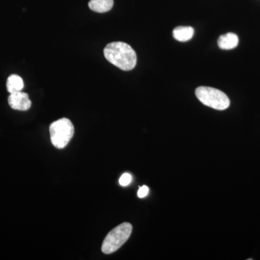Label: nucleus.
<instances>
[{
  "instance_id": "nucleus-1",
  "label": "nucleus",
  "mask_w": 260,
  "mask_h": 260,
  "mask_svg": "<svg viewBox=\"0 0 260 260\" xmlns=\"http://www.w3.org/2000/svg\"><path fill=\"white\" fill-rule=\"evenodd\" d=\"M104 53L106 59L109 62L124 71H129L136 66V53L126 43H110L104 49Z\"/></svg>"
},
{
  "instance_id": "nucleus-2",
  "label": "nucleus",
  "mask_w": 260,
  "mask_h": 260,
  "mask_svg": "<svg viewBox=\"0 0 260 260\" xmlns=\"http://www.w3.org/2000/svg\"><path fill=\"white\" fill-rule=\"evenodd\" d=\"M51 143L55 148H65L75 133V128L73 123L67 118H61L59 120L51 123L49 126Z\"/></svg>"
},
{
  "instance_id": "nucleus-3",
  "label": "nucleus",
  "mask_w": 260,
  "mask_h": 260,
  "mask_svg": "<svg viewBox=\"0 0 260 260\" xmlns=\"http://www.w3.org/2000/svg\"><path fill=\"white\" fill-rule=\"evenodd\" d=\"M195 95L204 105L216 110H225L230 106V100L226 94L216 88L198 87L195 90Z\"/></svg>"
},
{
  "instance_id": "nucleus-4",
  "label": "nucleus",
  "mask_w": 260,
  "mask_h": 260,
  "mask_svg": "<svg viewBox=\"0 0 260 260\" xmlns=\"http://www.w3.org/2000/svg\"><path fill=\"white\" fill-rule=\"evenodd\" d=\"M133 226L129 223H123L114 228L107 234L103 242L102 250L104 254L115 252L129 239Z\"/></svg>"
},
{
  "instance_id": "nucleus-5",
  "label": "nucleus",
  "mask_w": 260,
  "mask_h": 260,
  "mask_svg": "<svg viewBox=\"0 0 260 260\" xmlns=\"http://www.w3.org/2000/svg\"><path fill=\"white\" fill-rule=\"evenodd\" d=\"M8 104L12 109L18 111H27L31 107V102L28 94L22 91L10 93Z\"/></svg>"
},
{
  "instance_id": "nucleus-6",
  "label": "nucleus",
  "mask_w": 260,
  "mask_h": 260,
  "mask_svg": "<svg viewBox=\"0 0 260 260\" xmlns=\"http://www.w3.org/2000/svg\"><path fill=\"white\" fill-rule=\"evenodd\" d=\"M239 44V37L234 32H228L220 36L218 40V45L223 50L235 49Z\"/></svg>"
},
{
  "instance_id": "nucleus-7",
  "label": "nucleus",
  "mask_w": 260,
  "mask_h": 260,
  "mask_svg": "<svg viewBox=\"0 0 260 260\" xmlns=\"http://www.w3.org/2000/svg\"><path fill=\"white\" fill-rule=\"evenodd\" d=\"M194 30L190 26H179L173 30V36L178 42H186L191 40L194 36Z\"/></svg>"
},
{
  "instance_id": "nucleus-8",
  "label": "nucleus",
  "mask_w": 260,
  "mask_h": 260,
  "mask_svg": "<svg viewBox=\"0 0 260 260\" xmlns=\"http://www.w3.org/2000/svg\"><path fill=\"white\" fill-rule=\"evenodd\" d=\"M114 5V0H90L88 7L90 10L96 13H107L112 10Z\"/></svg>"
},
{
  "instance_id": "nucleus-9",
  "label": "nucleus",
  "mask_w": 260,
  "mask_h": 260,
  "mask_svg": "<svg viewBox=\"0 0 260 260\" xmlns=\"http://www.w3.org/2000/svg\"><path fill=\"white\" fill-rule=\"evenodd\" d=\"M7 90L10 93L21 91L24 88L23 80L17 75H11L7 80Z\"/></svg>"
},
{
  "instance_id": "nucleus-10",
  "label": "nucleus",
  "mask_w": 260,
  "mask_h": 260,
  "mask_svg": "<svg viewBox=\"0 0 260 260\" xmlns=\"http://www.w3.org/2000/svg\"><path fill=\"white\" fill-rule=\"evenodd\" d=\"M132 180H133V177H132L131 174L124 173L119 179V184L122 186H126L129 185Z\"/></svg>"
},
{
  "instance_id": "nucleus-11",
  "label": "nucleus",
  "mask_w": 260,
  "mask_h": 260,
  "mask_svg": "<svg viewBox=\"0 0 260 260\" xmlns=\"http://www.w3.org/2000/svg\"><path fill=\"white\" fill-rule=\"evenodd\" d=\"M149 192V188L147 186H143L140 188L138 191V196L140 198H144L148 195Z\"/></svg>"
}]
</instances>
